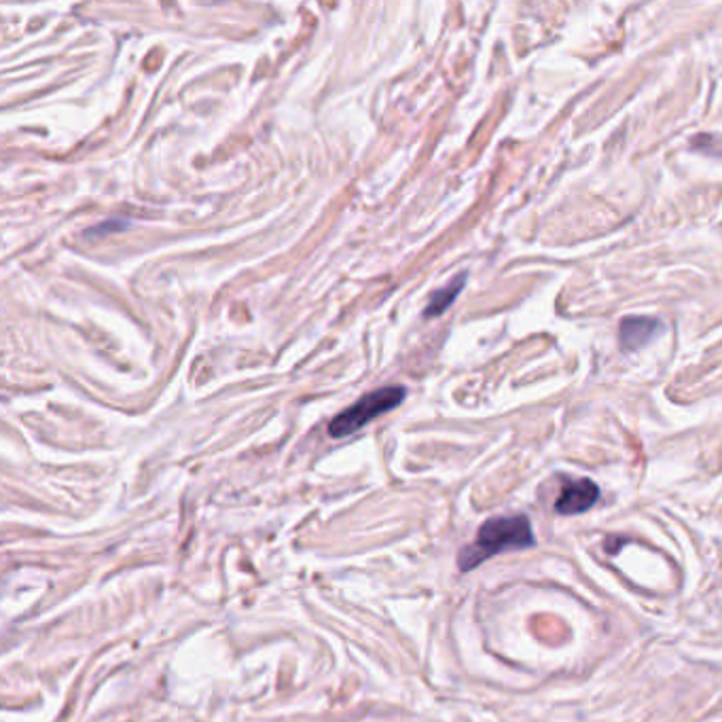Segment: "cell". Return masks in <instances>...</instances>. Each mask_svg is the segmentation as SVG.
<instances>
[{
    "mask_svg": "<svg viewBox=\"0 0 722 722\" xmlns=\"http://www.w3.org/2000/svg\"><path fill=\"white\" fill-rule=\"evenodd\" d=\"M534 544L537 539L528 517L524 515L492 517L479 528L474 542L460 551L458 566L462 573H470L479 568L483 562L492 559L494 555H501L505 551L530 549Z\"/></svg>",
    "mask_w": 722,
    "mask_h": 722,
    "instance_id": "6da1fadb",
    "label": "cell"
},
{
    "mask_svg": "<svg viewBox=\"0 0 722 722\" xmlns=\"http://www.w3.org/2000/svg\"><path fill=\"white\" fill-rule=\"evenodd\" d=\"M661 330V323L649 316L625 318L621 325V346L625 350H640Z\"/></svg>",
    "mask_w": 722,
    "mask_h": 722,
    "instance_id": "277c9868",
    "label": "cell"
},
{
    "mask_svg": "<svg viewBox=\"0 0 722 722\" xmlns=\"http://www.w3.org/2000/svg\"><path fill=\"white\" fill-rule=\"evenodd\" d=\"M598 498H600V488L591 479H577L564 485L555 503V510L559 515H578L589 510L598 503Z\"/></svg>",
    "mask_w": 722,
    "mask_h": 722,
    "instance_id": "3957f363",
    "label": "cell"
},
{
    "mask_svg": "<svg viewBox=\"0 0 722 722\" xmlns=\"http://www.w3.org/2000/svg\"><path fill=\"white\" fill-rule=\"evenodd\" d=\"M465 285H467V274H460V276H456L447 287H443V289L433 292V294H431V301H429V308H426V312H424V316H426V318H436V316L445 314V312L449 310V305L458 299V294L462 292Z\"/></svg>",
    "mask_w": 722,
    "mask_h": 722,
    "instance_id": "5b68a950",
    "label": "cell"
},
{
    "mask_svg": "<svg viewBox=\"0 0 722 722\" xmlns=\"http://www.w3.org/2000/svg\"><path fill=\"white\" fill-rule=\"evenodd\" d=\"M405 395H407V390L402 386H384V388H377V390L364 395L354 405H350L348 409H344L341 413H337L330 420L328 434L333 438H344L348 434L361 431L375 418L398 407L405 400Z\"/></svg>",
    "mask_w": 722,
    "mask_h": 722,
    "instance_id": "7a4b0ae2",
    "label": "cell"
},
{
    "mask_svg": "<svg viewBox=\"0 0 722 722\" xmlns=\"http://www.w3.org/2000/svg\"><path fill=\"white\" fill-rule=\"evenodd\" d=\"M125 227H128V222H117V220H112L109 225H98V227L89 229V233H107V231H119V229H125Z\"/></svg>",
    "mask_w": 722,
    "mask_h": 722,
    "instance_id": "8992f818",
    "label": "cell"
}]
</instances>
